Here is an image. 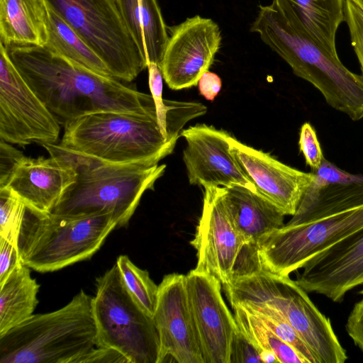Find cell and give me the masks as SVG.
Returning <instances> with one entry per match:
<instances>
[{"label":"cell","instance_id":"obj_1","mask_svg":"<svg viewBox=\"0 0 363 363\" xmlns=\"http://www.w3.org/2000/svg\"><path fill=\"white\" fill-rule=\"evenodd\" d=\"M6 49L60 125L101 111L157 115L151 94L138 91L130 82L96 72L45 47Z\"/></svg>","mask_w":363,"mask_h":363},{"label":"cell","instance_id":"obj_2","mask_svg":"<svg viewBox=\"0 0 363 363\" xmlns=\"http://www.w3.org/2000/svg\"><path fill=\"white\" fill-rule=\"evenodd\" d=\"M250 31L291 68L294 74L316 88L326 103L354 121L363 119V77L349 70L316 44L277 6H259Z\"/></svg>","mask_w":363,"mask_h":363},{"label":"cell","instance_id":"obj_3","mask_svg":"<svg viewBox=\"0 0 363 363\" xmlns=\"http://www.w3.org/2000/svg\"><path fill=\"white\" fill-rule=\"evenodd\" d=\"M76 169L77 180L51 212L62 216L110 213L116 228L126 226L143 194L154 189L165 164H112L74 153L59 144L42 145Z\"/></svg>","mask_w":363,"mask_h":363},{"label":"cell","instance_id":"obj_4","mask_svg":"<svg viewBox=\"0 0 363 363\" xmlns=\"http://www.w3.org/2000/svg\"><path fill=\"white\" fill-rule=\"evenodd\" d=\"M92 298L83 290L62 308L0 335V363H79L96 345Z\"/></svg>","mask_w":363,"mask_h":363},{"label":"cell","instance_id":"obj_5","mask_svg":"<svg viewBox=\"0 0 363 363\" xmlns=\"http://www.w3.org/2000/svg\"><path fill=\"white\" fill-rule=\"evenodd\" d=\"M64 128L60 145L112 164H157L173 152L177 143L164 137L157 115L101 111L74 119Z\"/></svg>","mask_w":363,"mask_h":363},{"label":"cell","instance_id":"obj_6","mask_svg":"<svg viewBox=\"0 0 363 363\" xmlns=\"http://www.w3.org/2000/svg\"><path fill=\"white\" fill-rule=\"evenodd\" d=\"M230 305L263 304L281 314L296 330L317 363H344L348 357L330 318L289 276L261 269L224 285Z\"/></svg>","mask_w":363,"mask_h":363},{"label":"cell","instance_id":"obj_7","mask_svg":"<svg viewBox=\"0 0 363 363\" xmlns=\"http://www.w3.org/2000/svg\"><path fill=\"white\" fill-rule=\"evenodd\" d=\"M116 223L110 213L62 216L26 206L18 238L23 265L52 272L92 257Z\"/></svg>","mask_w":363,"mask_h":363},{"label":"cell","instance_id":"obj_8","mask_svg":"<svg viewBox=\"0 0 363 363\" xmlns=\"http://www.w3.org/2000/svg\"><path fill=\"white\" fill-rule=\"evenodd\" d=\"M96 345L116 350L128 363H157L160 338L153 318L128 291L116 264L96 279Z\"/></svg>","mask_w":363,"mask_h":363},{"label":"cell","instance_id":"obj_9","mask_svg":"<svg viewBox=\"0 0 363 363\" xmlns=\"http://www.w3.org/2000/svg\"><path fill=\"white\" fill-rule=\"evenodd\" d=\"M45 1L101 58L113 77L131 82L147 68L116 0Z\"/></svg>","mask_w":363,"mask_h":363},{"label":"cell","instance_id":"obj_10","mask_svg":"<svg viewBox=\"0 0 363 363\" xmlns=\"http://www.w3.org/2000/svg\"><path fill=\"white\" fill-rule=\"evenodd\" d=\"M201 216L190 244L196 249L194 269L216 278L223 286L262 269L257 245H250L223 197L222 187H203Z\"/></svg>","mask_w":363,"mask_h":363},{"label":"cell","instance_id":"obj_11","mask_svg":"<svg viewBox=\"0 0 363 363\" xmlns=\"http://www.w3.org/2000/svg\"><path fill=\"white\" fill-rule=\"evenodd\" d=\"M363 228V203L312 221L273 230L257 242L262 268L282 276Z\"/></svg>","mask_w":363,"mask_h":363},{"label":"cell","instance_id":"obj_12","mask_svg":"<svg viewBox=\"0 0 363 363\" xmlns=\"http://www.w3.org/2000/svg\"><path fill=\"white\" fill-rule=\"evenodd\" d=\"M60 125L0 43V139L26 146L56 143Z\"/></svg>","mask_w":363,"mask_h":363},{"label":"cell","instance_id":"obj_13","mask_svg":"<svg viewBox=\"0 0 363 363\" xmlns=\"http://www.w3.org/2000/svg\"><path fill=\"white\" fill-rule=\"evenodd\" d=\"M168 30L169 35L160 65L163 79L173 90L197 85L220 48L218 25L211 18L196 15Z\"/></svg>","mask_w":363,"mask_h":363},{"label":"cell","instance_id":"obj_14","mask_svg":"<svg viewBox=\"0 0 363 363\" xmlns=\"http://www.w3.org/2000/svg\"><path fill=\"white\" fill-rule=\"evenodd\" d=\"M180 136L186 142L183 160L191 185L241 186L257 192L231 150L232 136L227 132L199 124L183 130Z\"/></svg>","mask_w":363,"mask_h":363},{"label":"cell","instance_id":"obj_15","mask_svg":"<svg viewBox=\"0 0 363 363\" xmlns=\"http://www.w3.org/2000/svg\"><path fill=\"white\" fill-rule=\"evenodd\" d=\"M221 284L214 277L194 269L186 275L189 306L204 363H230L231 345L238 329L223 298Z\"/></svg>","mask_w":363,"mask_h":363},{"label":"cell","instance_id":"obj_16","mask_svg":"<svg viewBox=\"0 0 363 363\" xmlns=\"http://www.w3.org/2000/svg\"><path fill=\"white\" fill-rule=\"evenodd\" d=\"M160 338L157 363L170 356L179 363H204L191 312L186 275H165L158 286L152 316Z\"/></svg>","mask_w":363,"mask_h":363},{"label":"cell","instance_id":"obj_17","mask_svg":"<svg viewBox=\"0 0 363 363\" xmlns=\"http://www.w3.org/2000/svg\"><path fill=\"white\" fill-rule=\"evenodd\" d=\"M295 280L307 293L340 303L363 285V228L310 259Z\"/></svg>","mask_w":363,"mask_h":363},{"label":"cell","instance_id":"obj_18","mask_svg":"<svg viewBox=\"0 0 363 363\" xmlns=\"http://www.w3.org/2000/svg\"><path fill=\"white\" fill-rule=\"evenodd\" d=\"M230 147L256 191L285 216H294L314 174L288 166L231 137Z\"/></svg>","mask_w":363,"mask_h":363},{"label":"cell","instance_id":"obj_19","mask_svg":"<svg viewBox=\"0 0 363 363\" xmlns=\"http://www.w3.org/2000/svg\"><path fill=\"white\" fill-rule=\"evenodd\" d=\"M26 156L6 186L27 207L45 213L52 211L77 180L76 169L68 161L58 156Z\"/></svg>","mask_w":363,"mask_h":363},{"label":"cell","instance_id":"obj_20","mask_svg":"<svg viewBox=\"0 0 363 363\" xmlns=\"http://www.w3.org/2000/svg\"><path fill=\"white\" fill-rule=\"evenodd\" d=\"M281 13L334 57L336 33L345 21V0H273Z\"/></svg>","mask_w":363,"mask_h":363},{"label":"cell","instance_id":"obj_21","mask_svg":"<svg viewBox=\"0 0 363 363\" xmlns=\"http://www.w3.org/2000/svg\"><path fill=\"white\" fill-rule=\"evenodd\" d=\"M49 10L45 0H0V43L12 47H45Z\"/></svg>","mask_w":363,"mask_h":363},{"label":"cell","instance_id":"obj_22","mask_svg":"<svg viewBox=\"0 0 363 363\" xmlns=\"http://www.w3.org/2000/svg\"><path fill=\"white\" fill-rule=\"evenodd\" d=\"M224 201L248 243L257 245L264 234L283 227L285 215L258 193L241 186L222 187Z\"/></svg>","mask_w":363,"mask_h":363},{"label":"cell","instance_id":"obj_23","mask_svg":"<svg viewBox=\"0 0 363 363\" xmlns=\"http://www.w3.org/2000/svg\"><path fill=\"white\" fill-rule=\"evenodd\" d=\"M125 25L147 64L160 65L169 38L157 0H116Z\"/></svg>","mask_w":363,"mask_h":363},{"label":"cell","instance_id":"obj_24","mask_svg":"<svg viewBox=\"0 0 363 363\" xmlns=\"http://www.w3.org/2000/svg\"><path fill=\"white\" fill-rule=\"evenodd\" d=\"M362 203L363 179L323 186L312 181L295 214L286 225H298L312 221Z\"/></svg>","mask_w":363,"mask_h":363},{"label":"cell","instance_id":"obj_25","mask_svg":"<svg viewBox=\"0 0 363 363\" xmlns=\"http://www.w3.org/2000/svg\"><path fill=\"white\" fill-rule=\"evenodd\" d=\"M39 289L29 267L20 264L14 268L0 286V335L33 315Z\"/></svg>","mask_w":363,"mask_h":363},{"label":"cell","instance_id":"obj_26","mask_svg":"<svg viewBox=\"0 0 363 363\" xmlns=\"http://www.w3.org/2000/svg\"><path fill=\"white\" fill-rule=\"evenodd\" d=\"M239 330L259 351L263 363H307L289 344L281 339L254 312L231 306Z\"/></svg>","mask_w":363,"mask_h":363},{"label":"cell","instance_id":"obj_27","mask_svg":"<svg viewBox=\"0 0 363 363\" xmlns=\"http://www.w3.org/2000/svg\"><path fill=\"white\" fill-rule=\"evenodd\" d=\"M48 10V40L45 48L96 72L112 76L94 50L58 14L49 7Z\"/></svg>","mask_w":363,"mask_h":363},{"label":"cell","instance_id":"obj_28","mask_svg":"<svg viewBox=\"0 0 363 363\" xmlns=\"http://www.w3.org/2000/svg\"><path fill=\"white\" fill-rule=\"evenodd\" d=\"M123 283L136 303L150 317L155 313L158 286L149 272L134 264L127 255H120L116 262Z\"/></svg>","mask_w":363,"mask_h":363},{"label":"cell","instance_id":"obj_29","mask_svg":"<svg viewBox=\"0 0 363 363\" xmlns=\"http://www.w3.org/2000/svg\"><path fill=\"white\" fill-rule=\"evenodd\" d=\"M242 306L256 313L263 323L272 329L281 339L292 346L307 363L317 361L306 344L292 325L275 310L263 304Z\"/></svg>","mask_w":363,"mask_h":363},{"label":"cell","instance_id":"obj_30","mask_svg":"<svg viewBox=\"0 0 363 363\" xmlns=\"http://www.w3.org/2000/svg\"><path fill=\"white\" fill-rule=\"evenodd\" d=\"M26 206L11 189H0V237L18 248V238Z\"/></svg>","mask_w":363,"mask_h":363},{"label":"cell","instance_id":"obj_31","mask_svg":"<svg viewBox=\"0 0 363 363\" xmlns=\"http://www.w3.org/2000/svg\"><path fill=\"white\" fill-rule=\"evenodd\" d=\"M351 44L359 61L363 77V10L351 0H345V21Z\"/></svg>","mask_w":363,"mask_h":363},{"label":"cell","instance_id":"obj_32","mask_svg":"<svg viewBox=\"0 0 363 363\" xmlns=\"http://www.w3.org/2000/svg\"><path fill=\"white\" fill-rule=\"evenodd\" d=\"M298 145L306 164L312 172L315 171L325 157L316 132L308 122L304 123L301 127Z\"/></svg>","mask_w":363,"mask_h":363},{"label":"cell","instance_id":"obj_33","mask_svg":"<svg viewBox=\"0 0 363 363\" xmlns=\"http://www.w3.org/2000/svg\"><path fill=\"white\" fill-rule=\"evenodd\" d=\"M312 172L314 174L313 181L320 186L349 183L363 179L362 175L352 174L343 171L325 158L323 159L320 166Z\"/></svg>","mask_w":363,"mask_h":363},{"label":"cell","instance_id":"obj_34","mask_svg":"<svg viewBox=\"0 0 363 363\" xmlns=\"http://www.w3.org/2000/svg\"><path fill=\"white\" fill-rule=\"evenodd\" d=\"M247 362L263 363L257 349L238 328L231 345L230 363Z\"/></svg>","mask_w":363,"mask_h":363},{"label":"cell","instance_id":"obj_35","mask_svg":"<svg viewBox=\"0 0 363 363\" xmlns=\"http://www.w3.org/2000/svg\"><path fill=\"white\" fill-rule=\"evenodd\" d=\"M25 157L22 152L0 139V189L6 186L14 170Z\"/></svg>","mask_w":363,"mask_h":363},{"label":"cell","instance_id":"obj_36","mask_svg":"<svg viewBox=\"0 0 363 363\" xmlns=\"http://www.w3.org/2000/svg\"><path fill=\"white\" fill-rule=\"evenodd\" d=\"M20 264L22 263L18 248L0 237V286Z\"/></svg>","mask_w":363,"mask_h":363},{"label":"cell","instance_id":"obj_37","mask_svg":"<svg viewBox=\"0 0 363 363\" xmlns=\"http://www.w3.org/2000/svg\"><path fill=\"white\" fill-rule=\"evenodd\" d=\"M88 362L128 363V361L121 353L113 349L96 346L91 351L84 356L79 363Z\"/></svg>","mask_w":363,"mask_h":363},{"label":"cell","instance_id":"obj_38","mask_svg":"<svg viewBox=\"0 0 363 363\" xmlns=\"http://www.w3.org/2000/svg\"><path fill=\"white\" fill-rule=\"evenodd\" d=\"M198 88L201 95L208 101H213L220 92L222 82L216 73L207 71L199 79Z\"/></svg>","mask_w":363,"mask_h":363},{"label":"cell","instance_id":"obj_39","mask_svg":"<svg viewBox=\"0 0 363 363\" xmlns=\"http://www.w3.org/2000/svg\"><path fill=\"white\" fill-rule=\"evenodd\" d=\"M360 294H362L363 296V289L361 290L359 292ZM359 305L363 306V298L362 299H360V301H359L358 302H357Z\"/></svg>","mask_w":363,"mask_h":363}]
</instances>
